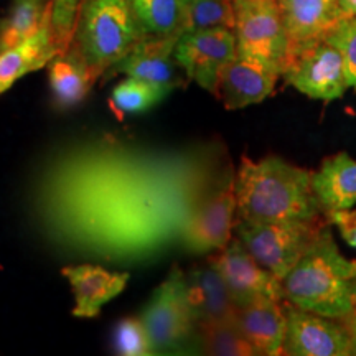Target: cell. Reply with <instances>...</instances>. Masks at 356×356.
Segmentation results:
<instances>
[{"mask_svg": "<svg viewBox=\"0 0 356 356\" xmlns=\"http://www.w3.org/2000/svg\"><path fill=\"white\" fill-rule=\"evenodd\" d=\"M238 55L233 29H207L184 32L175 44L178 66L186 81H195L211 95H218L221 71Z\"/></svg>", "mask_w": 356, "mask_h": 356, "instance_id": "cell-10", "label": "cell"}, {"mask_svg": "<svg viewBox=\"0 0 356 356\" xmlns=\"http://www.w3.org/2000/svg\"><path fill=\"white\" fill-rule=\"evenodd\" d=\"M144 37H173L185 32L184 0H127Z\"/></svg>", "mask_w": 356, "mask_h": 356, "instance_id": "cell-22", "label": "cell"}, {"mask_svg": "<svg viewBox=\"0 0 356 356\" xmlns=\"http://www.w3.org/2000/svg\"><path fill=\"white\" fill-rule=\"evenodd\" d=\"M280 287L287 304L343 320L356 304V259L341 254L330 226L323 225Z\"/></svg>", "mask_w": 356, "mask_h": 356, "instance_id": "cell-3", "label": "cell"}, {"mask_svg": "<svg viewBox=\"0 0 356 356\" xmlns=\"http://www.w3.org/2000/svg\"><path fill=\"white\" fill-rule=\"evenodd\" d=\"M277 299H261L238 307L236 325L254 355H282L286 340V310Z\"/></svg>", "mask_w": 356, "mask_h": 356, "instance_id": "cell-18", "label": "cell"}, {"mask_svg": "<svg viewBox=\"0 0 356 356\" xmlns=\"http://www.w3.org/2000/svg\"><path fill=\"white\" fill-rule=\"evenodd\" d=\"M343 17H356V0H338Z\"/></svg>", "mask_w": 356, "mask_h": 356, "instance_id": "cell-32", "label": "cell"}, {"mask_svg": "<svg viewBox=\"0 0 356 356\" xmlns=\"http://www.w3.org/2000/svg\"><path fill=\"white\" fill-rule=\"evenodd\" d=\"M289 37V55L293 50L327 37L343 13L338 0H279Z\"/></svg>", "mask_w": 356, "mask_h": 356, "instance_id": "cell-17", "label": "cell"}, {"mask_svg": "<svg viewBox=\"0 0 356 356\" xmlns=\"http://www.w3.org/2000/svg\"><path fill=\"white\" fill-rule=\"evenodd\" d=\"M286 340L282 355L350 356V335L343 320L325 317L284 304Z\"/></svg>", "mask_w": 356, "mask_h": 356, "instance_id": "cell-11", "label": "cell"}, {"mask_svg": "<svg viewBox=\"0 0 356 356\" xmlns=\"http://www.w3.org/2000/svg\"><path fill=\"white\" fill-rule=\"evenodd\" d=\"M233 29V0H188L185 32L207 29Z\"/></svg>", "mask_w": 356, "mask_h": 356, "instance_id": "cell-26", "label": "cell"}, {"mask_svg": "<svg viewBox=\"0 0 356 356\" xmlns=\"http://www.w3.org/2000/svg\"><path fill=\"white\" fill-rule=\"evenodd\" d=\"M114 350L115 353L122 356L154 355L144 323L139 317L119 320L114 328Z\"/></svg>", "mask_w": 356, "mask_h": 356, "instance_id": "cell-27", "label": "cell"}, {"mask_svg": "<svg viewBox=\"0 0 356 356\" xmlns=\"http://www.w3.org/2000/svg\"><path fill=\"white\" fill-rule=\"evenodd\" d=\"M282 78L302 95L325 102L340 99L348 89L343 56L327 38L291 51Z\"/></svg>", "mask_w": 356, "mask_h": 356, "instance_id": "cell-8", "label": "cell"}, {"mask_svg": "<svg viewBox=\"0 0 356 356\" xmlns=\"http://www.w3.org/2000/svg\"><path fill=\"white\" fill-rule=\"evenodd\" d=\"M210 149L159 154L89 144L56 155L33 190L37 222L58 246L109 262L154 259L225 178Z\"/></svg>", "mask_w": 356, "mask_h": 356, "instance_id": "cell-1", "label": "cell"}, {"mask_svg": "<svg viewBox=\"0 0 356 356\" xmlns=\"http://www.w3.org/2000/svg\"><path fill=\"white\" fill-rule=\"evenodd\" d=\"M327 218L332 221V225L337 226L345 243L350 248L356 249V208L333 211Z\"/></svg>", "mask_w": 356, "mask_h": 356, "instance_id": "cell-30", "label": "cell"}, {"mask_svg": "<svg viewBox=\"0 0 356 356\" xmlns=\"http://www.w3.org/2000/svg\"><path fill=\"white\" fill-rule=\"evenodd\" d=\"M279 78L280 74L267 66L236 55L221 71L216 96L226 109L248 108L273 95Z\"/></svg>", "mask_w": 356, "mask_h": 356, "instance_id": "cell-14", "label": "cell"}, {"mask_svg": "<svg viewBox=\"0 0 356 356\" xmlns=\"http://www.w3.org/2000/svg\"><path fill=\"white\" fill-rule=\"evenodd\" d=\"M170 92V88L127 76V79H124L113 89L109 104L114 114L118 115L140 114L160 104Z\"/></svg>", "mask_w": 356, "mask_h": 356, "instance_id": "cell-24", "label": "cell"}, {"mask_svg": "<svg viewBox=\"0 0 356 356\" xmlns=\"http://www.w3.org/2000/svg\"><path fill=\"white\" fill-rule=\"evenodd\" d=\"M180 35L173 37H144L121 61L111 68L106 76L124 73L170 89L184 86V70L177 63L173 51ZM186 78V76H185Z\"/></svg>", "mask_w": 356, "mask_h": 356, "instance_id": "cell-13", "label": "cell"}, {"mask_svg": "<svg viewBox=\"0 0 356 356\" xmlns=\"http://www.w3.org/2000/svg\"><path fill=\"white\" fill-rule=\"evenodd\" d=\"M53 0H12L0 19V53L37 32L50 15Z\"/></svg>", "mask_w": 356, "mask_h": 356, "instance_id": "cell-23", "label": "cell"}, {"mask_svg": "<svg viewBox=\"0 0 356 356\" xmlns=\"http://www.w3.org/2000/svg\"><path fill=\"white\" fill-rule=\"evenodd\" d=\"M343 323L350 335V351L351 356H356V310L351 312L348 317L343 318Z\"/></svg>", "mask_w": 356, "mask_h": 356, "instance_id": "cell-31", "label": "cell"}, {"mask_svg": "<svg viewBox=\"0 0 356 356\" xmlns=\"http://www.w3.org/2000/svg\"><path fill=\"white\" fill-rule=\"evenodd\" d=\"M355 310H356V304H355Z\"/></svg>", "mask_w": 356, "mask_h": 356, "instance_id": "cell-34", "label": "cell"}, {"mask_svg": "<svg viewBox=\"0 0 356 356\" xmlns=\"http://www.w3.org/2000/svg\"><path fill=\"white\" fill-rule=\"evenodd\" d=\"M58 53L60 50L48 15L32 37L0 53V95L8 91L20 78L48 66Z\"/></svg>", "mask_w": 356, "mask_h": 356, "instance_id": "cell-19", "label": "cell"}, {"mask_svg": "<svg viewBox=\"0 0 356 356\" xmlns=\"http://www.w3.org/2000/svg\"><path fill=\"white\" fill-rule=\"evenodd\" d=\"M238 56L257 61L282 76L289 37L279 0H233Z\"/></svg>", "mask_w": 356, "mask_h": 356, "instance_id": "cell-6", "label": "cell"}, {"mask_svg": "<svg viewBox=\"0 0 356 356\" xmlns=\"http://www.w3.org/2000/svg\"><path fill=\"white\" fill-rule=\"evenodd\" d=\"M198 348L216 356H252L254 350L234 322L213 323L198 328Z\"/></svg>", "mask_w": 356, "mask_h": 356, "instance_id": "cell-25", "label": "cell"}, {"mask_svg": "<svg viewBox=\"0 0 356 356\" xmlns=\"http://www.w3.org/2000/svg\"><path fill=\"white\" fill-rule=\"evenodd\" d=\"M184 2H185V6H186V2H188V0H184Z\"/></svg>", "mask_w": 356, "mask_h": 356, "instance_id": "cell-33", "label": "cell"}, {"mask_svg": "<svg viewBox=\"0 0 356 356\" xmlns=\"http://www.w3.org/2000/svg\"><path fill=\"white\" fill-rule=\"evenodd\" d=\"M236 215L257 222H318L327 216L315 197L312 172L277 155L244 157L234 173Z\"/></svg>", "mask_w": 356, "mask_h": 356, "instance_id": "cell-2", "label": "cell"}, {"mask_svg": "<svg viewBox=\"0 0 356 356\" xmlns=\"http://www.w3.org/2000/svg\"><path fill=\"white\" fill-rule=\"evenodd\" d=\"M185 275L188 304L197 330L207 325L234 322L238 307L221 274L210 261L204 266L193 267Z\"/></svg>", "mask_w": 356, "mask_h": 356, "instance_id": "cell-15", "label": "cell"}, {"mask_svg": "<svg viewBox=\"0 0 356 356\" xmlns=\"http://www.w3.org/2000/svg\"><path fill=\"white\" fill-rule=\"evenodd\" d=\"M210 262L228 286L236 307L261 299L284 300L280 280L249 254L236 236L210 257Z\"/></svg>", "mask_w": 356, "mask_h": 356, "instance_id": "cell-12", "label": "cell"}, {"mask_svg": "<svg viewBox=\"0 0 356 356\" xmlns=\"http://www.w3.org/2000/svg\"><path fill=\"white\" fill-rule=\"evenodd\" d=\"M323 225V221L257 222L236 218L234 236L264 269L282 280L304 256Z\"/></svg>", "mask_w": 356, "mask_h": 356, "instance_id": "cell-7", "label": "cell"}, {"mask_svg": "<svg viewBox=\"0 0 356 356\" xmlns=\"http://www.w3.org/2000/svg\"><path fill=\"white\" fill-rule=\"evenodd\" d=\"M142 38L127 0H81L71 47L99 78Z\"/></svg>", "mask_w": 356, "mask_h": 356, "instance_id": "cell-4", "label": "cell"}, {"mask_svg": "<svg viewBox=\"0 0 356 356\" xmlns=\"http://www.w3.org/2000/svg\"><path fill=\"white\" fill-rule=\"evenodd\" d=\"M343 56L346 83L356 89V17H343L325 37Z\"/></svg>", "mask_w": 356, "mask_h": 356, "instance_id": "cell-28", "label": "cell"}, {"mask_svg": "<svg viewBox=\"0 0 356 356\" xmlns=\"http://www.w3.org/2000/svg\"><path fill=\"white\" fill-rule=\"evenodd\" d=\"M139 318L154 355L197 353L198 330L186 292V275L173 266L170 274L142 307Z\"/></svg>", "mask_w": 356, "mask_h": 356, "instance_id": "cell-5", "label": "cell"}, {"mask_svg": "<svg viewBox=\"0 0 356 356\" xmlns=\"http://www.w3.org/2000/svg\"><path fill=\"white\" fill-rule=\"evenodd\" d=\"M97 79L99 76L89 68L73 47H70L68 51L58 53L48 63V81L53 102L61 111L81 104Z\"/></svg>", "mask_w": 356, "mask_h": 356, "instance_id": "cell-21", "label": "cell"}, {"mask_svg": "<svg viewBox=\"0 0 356 356\" xmlns=\"http://www.w3.org/2000/svg\"><path fill=\"white\" fill-rule=\"evenodd\" d=\"M236 218L234 173L229 170L190 215L181 231L180 246L195 256L221 251L233 239Z\"/></svg>", "mask_w": 356, "mask_h": 356, "instance_id": "cell-9", "label": "cell"}, {"mask_svg": "<svg viewBox=\"0 0 356 356\" xmlns=\"http://www.w3.org/2000/svg\"><path fill=\"white\" fill-rule=\"evenodd\" d=\"M61 273L68 279L74 293L73 315L78 318H95L102 307L126 289L131 274L115 273L95 264L66 266Z\"/></svg>", "mask_w": 356, "mask_h": 356, "instance_id": "cell-16", "label": "cell"}, {"mask_svg": "<svg viewBox=\"0 0 356 356\" xmlns=\"http://www.w3.org/2000/svg\"><path fill=\"white\" fill-rule=\"evenodd\" d=\"M79 6H81V0H53L51 2L50 20L60 53L68 51L73 43Z\"/></svg>", "mask_w": 356, "mask_h": 356, "instance_id": "cell-29", "label": "cell"}, {"mask_svg": "<svg viewBox=\"0 0 356 356\" xmlns=\"http://www.w3.org/2000/svg\"><path fill=\"white\" fill-rule=\"evenodd\" d=\"M312 186L325 215L350 210L356 204V160L346 152L325 159L312 172Z\"/></svg>", "mask_w": 356, "mask_h": 356, "instance_id": "cell-20", "label": "cell"}]
</instances>
